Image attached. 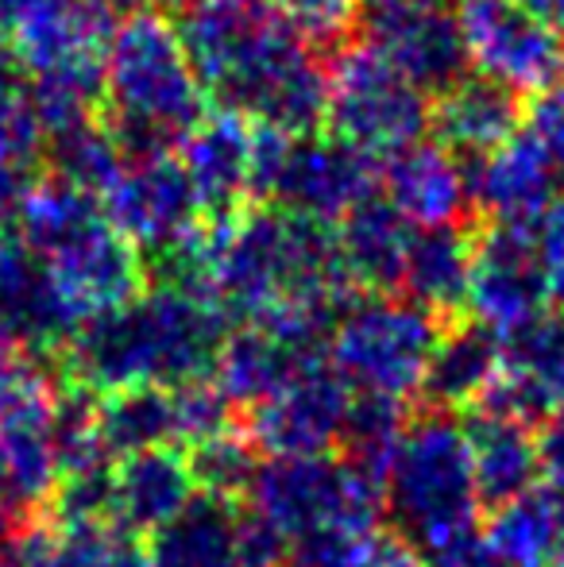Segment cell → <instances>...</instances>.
Instances as JSON below:
<instances>
[{"label":"cell","instance_id":"f6af8a7d","mask_svg":"<svg viewBox=\"0 0 564 567\" xmlns=\"http://www.w3.org/2000/svg\"><path fill=\"white\" fill-rule=\"evenodd\" d=\"M522 4H526L542 23H550L557 35H564V0H522Z\"/></svg>","mask_w":564,"mask_h":567},{"label":"cell","instance_id":"7bdbcfd3","mask_svg":"<svg viewBox=\"0 0 564 567\" xmlns=\"http://www.w3.org/2000/svg\"><path fill=\"white\" fill-rule=\"evenodd\" d=\"M28 517L31 514L16 502V491H12V483H8V467H4V460H0V537L12 533L16 525H23Z\"/></svg>","mask_w":564,"mask_h":567},{"label":"cell","instance_id":"f546056e","mask_svg":"<svg viewBox=\"0 0 564 567\" xmlns=\"http://www.w3.org/2000/svg\"><path fill=\"white\" fill-rule=\"evenodd\" d=\"M414 417V402L391 394H352L345 413V429H340L337 455L345 463H352L360 475H368L371 483L383 486V475L391 467L394 452H399L407 425Z\"/></svg>","mask_w":564,"mask_h":567},{"label":"cell","instance_id":"3957f363","mask_svg":"<svg viewBox=\"0 0 564 567\" xmlns=\"http://www.w3.org/2000/svg\"><path fill=\"white\" fill-rule=\"evenodd\" d=\"M16 239L51 275L78 321L124 306L147 286L143 255L109 225L98 194L66 178H35L12 213Z\"/></svg>","mask_w":564,"mask_h":567},{"label":"cell","instance_id":"f35d334b","mask_svg":"<svg viewBox=\"0 0 564 567\" xmlns=\"http://www.w3.org/2000/svg\"><path fill=\"white\" fill-rule=\"evenodd\" d=\"M534 247L545 286H550V298L564 309V189L550 202V209L534 220Z\"/></svg>","mask_w":564,"mask_h":567},{"label":"cell","instance_id":"ffe728a7","mask_svg":"<svg viewBox=\"0 0 564 567\" xmlns=\"http://www.w3.org/2000/svg\"><path fill=\"white\" fill-rule=\"evenodd\" d=\"M499 371H503V337H495L488 324L472 317L449 321L429 355L414 405L460 417L488 394Z\"/></svg>","mask_w":564,"mask_h":567},{"label":"cell","instance_id":"5b68a950","mask_svg":"<svg viewBox=\"0 0 564 567\" xmlns=\"http://www.w3.org/2000/svg\"><path fill=\"white\" fill-rule=\"evenodd\" d=\"M383 522L422 556L480 529L472 452L457 413L422 410L407 425L399 452L383 475Z\"/></svg>","mask_w":564,"mask_h":567},{"label":"cell","instance_id":"d4e9b609","mask_svg":"<svg viewBox=\"0 0 564 567\" xmlns=\"http://www.w3.org/2000/svg\"><path fill=\"white\" fill-rule=\"evenodd\" d=\"M464 436L468 452H472L475 494H480L483 514L511 502L514 494H522L526 486H534L542 478L537 441L530 425H519V421L499 417V413L488 410H468Z\"/></svg>","mask_w":564,"mask_h":567},{"label":"cell","instance_id":"e575fe53","mask_svg":"<svg viewBox=\"0 0 564 567\" xmlns=\"http://www.w3.org/2000/svg\"><path fill=\"white\" fill-rule=\"evenodd\" d=\"M171 394H174V417H178V449L233 425V405H228V398L221 394L209 374L182 382V386H171Z\"/></svg>","mask_w":564,"mask_h":567},{"label":"cell","instance_id":"60d3db41","mask_svg":"<svg viewBox=\"0 0 564 567\" xmlns=\"http://www.w3.org/2000/svg\"><path fill=\"white\" fill-rule=\"evenodd\" d=\"M425 567H506L491 553V545L483 540V533H468V537L452 540V545L437 548V553L425 556Z\"/></svg>","mask_w":564,"mask_h":567},{"label":"cell","instance_id":"6da1fadb","mask_svg":"<svg viewBox=\"0 0 564 567\" xmlns=\"http://www.w3.org/2000/svg\"><path fill=\"white\" fill-rule=\"evenodd\" d=\"M178 31L205 93L221 109L290 140L325 124V70L271 4L189 0Z\"/></svg>","mask_w":564,"mask_h":567},{"label":"cell","instance_id":"603a6c76","mask_svg":"<svg viewBox=\"0 0 564 567\" xmlns=\"http://www.w3.org/2000/svg\"><path fill=\"white\" fill-rule=\"evenodd\" d=\"M429 127L452 155L480 158L519 132L522 105L511 90L488 78H460L437 93V105H429Z\"/></svg>","mask_w":564,"mask_h":567},{"label":"cell","instance_id":"5bb4252c","mask_svg":"<svg viewBox=\"0 0 564 567\" xmlns=\"http://www.w3.org/2000/svg\"><path fill=\"white\" fill-rule=\"evenodd\" d=\"M178 163L186 171L205 220H228L259 197L264 174V127L240 113H205L178 140Z\"/></svg>","mask_w":564,"mask_h":567},{"label":"cell","instance_id":"484cf974","mask_svg":"<svg viewBox=\"0 0 564 567\" xmlns=\"http://www.w3.org/2000/svg\"><path fill=\"white\" fill-rule=\"evenodd\" d=\"M236 514L240 502L197 491L158 533H151V567H240L236 548Z\"/></svg>","mask_w":564,"mask_h":567},{"label":"cell","instance_id":"2e32d148","mask_svg":"<svg viewBox=\"0 0 564 567\" xmlns=\"http://www.w3.org/2000/svg\"><path fill=\"white\" fill-rule=\"evenodd\" d=\"M472 163L475 166L468 171L472 205L495 225H534L561 194V171L526 127Z\"/></svg>","mask_w":564,"mask_h":567},{"label":"cell","instance_id":"c3c4849f","mask_svg":"<svg viewBox=\"0 0 564 567\" xmlns=\"http://www.w3.org/2000/svg\"><path fill=\"white\" fill-rule=\"evenodd\" d=\"M217 4H244V8H264V4H271V0H217Z\"/></svg>","mask_w":564,"mask_h":567},{"label":"cell","instance_id":"681fc988","mask_svg":"<svg viewBox=\"0 0 564 567\" xmlns=\"http://www.w3.org/2000/svg\"><path fill=\"white\" fill-rule=\"evenodd\" d=\"M0 54H4V47H0Z\"/></svg>","mask_w":564,"mask_h":567},{"label":"cell","instance_id":"9c48e42d","mask_svg":"<svg viewBox=\"0 0 564 567\" xmlns=\"http://www.w3.org/2000/svg\"><path fill=\"white\" fill-rule=\"evenodd\" d=\"M101 209L140 255H171L205 225L186 171L174 151H129L101 189Z\"/></svg>","mask_w":564,"mask_h":567},{"label":"cell","instance_id":"7dc6e473","mask_svg":"<svg viewBox=\"0 0 564 567\" xmlns=\"http://www.w3.org/2000/svg\"><path fill=\"white\" fill-rule=\"evenodd\" d=\"M85 4H93L98 12H124V16H132V12H143V8L151 4V0H85Z\"/></svg>","mask_w":564,"mask_h":567},{"label":"cell","instance_id":"cb8c5ba5","mask_svg":"<svg viewBox=\"0 0 564 567\" xmlns=\"http://www.w3.org/2000/svg\"><path fill=\"white\" fill-rule=\"evenodd\" d=\"M483 540L506 567H564V486L537 478L488 509Z\"/></svg>","mask_w":564,"mask_h":567},{"label":"cell","instance_id":"8992f818","mask_svg":"<svg viewBox=\"0 0 564 567\" xmlns=\"http://www.w3.org/2000/svg\"><path fill=\"white\" fill-rule=\"evenodd\" d=\"M256 514L294 540L360 537L383 525V491L337 452L264 460L244 494Z\"/></svg>","mask_w":564,"mask_h":567},{"label":"cell","instance_id":"74e56055","mask_svg":"<svg viewBox=\"0 0 564 567\" xmlns=\"http://www.w3.org/2000/svg\"><path fill=\"white\" fill-rule=\"evenodd\" d=\"M340 567H425V556L391 525H376L348 545Z\"/></svg>","mask_w":564,"mask_h":567},{"label":"cell","instance_id":"4dcf8cb0","mask_svg":"<svg viewBox=\"0 0 564 567\" xmlns=\"http://www.w3.org/2000/svg\"><path fill=\"white\" fill-rule=\"evenodd\" d=\"M182 455H186V467L194 475L197 491L228 502H244L259 463H264V455L256 452V444L248 441V433L236 421L228 429H217V433L186 444Z\"/></svg>","mask_w":564,"mask_h":567},{"label":"cell","instance_id":"bcb514c9","mask_svg":"<svg viewBox=\"0 0 564 567\" xmlns=\"http://www.w3.org/2000/svg\"><path fill=\"white\" fill-rule=\"evenodd\" d=\"M43 0H0V31H8L12 23H20L31 8H39Z\"/></svg>","mask_w":564,"mask_h":567},{"label":"cell","instance_id":"277c9868","mask_svg":"<svg viewBox=\"0 0 564 567\" xmlns=\"http://www.w3.org/2000/svg\"><path fill=\"white\" fill-rule=\"evenodd\" d=\"M101 101L124 151L178 147L182 135L205 116V85L182 31L155 12L124 16L105 43Z\"/></svg>","mask_w":564,"mask_h":567},{"label":"cell","instance_id":"d6a6232c","mask_svg":"<svg viewBox=\"0 0 564 567\" xmlns=\"http://www.w3.org/2000/svg\"><path fill=\"white\" fill-rule=\"evenodd\" d=\"M47 147H51V158L59 166V178L74 182L78 189H90L98 197L129 155L113 127H101L98 120H85V124L51 135Z\"/></svg>","mask_w":564,"mask_h":567},{"label":"cell","instance_id":"8d00e7d4","mask_svg":"<svg viewBox=\"0 0 564 567\" xmlns=\"http://www.w3.org/2000/svg\"><path fill=\"white\" fill-rule=\"evenodd\" d=\"M236 548L240 567H290V537L244 502L236 514Z\"/></svg>","mask_w":564,"mask_h":567},{"label":"cell","instance_id":"7402d4cb","mask_svg":"<svg viewBox=\"0 0 564 567\" xmlns=\"http://www.w3.org/2000/svg\"><path fill=\"white\" fill-rule=\"evenodd\" d=\"M468 282H472V231L464 225L414 228L402 262L399 298L414 301L449 324L464 317Z\"/></svg>","mask_w":564,"mask_h":567},{"label":"cell","instance_id":"4fadbf2b","mask_svg":"<svg viewBox=\"0 0 564 567\" xmlns=\"http://www.w3.org/2000/svg\"><path fill=\"white\" fill-rule=\"evenodd\" d=\"M376 182L379 174L371 158H363L360 151L332 140V135L309 132L298 140H286L267 197L294 217L337 225L360 202L376 197Z\"/></svg>","mask_w":564,"mask_h":567},{"label":"cell","instance_id":"b9f144b4","mask_svg":"<svg viewBox=\"0 0 564 567\" xmlns=\"http://www.w3.org/2000/svg\"><path fill=\"white\" fill-rule=\"evenodd\" d=\"M537 467L550 483L564 486V402L537 425Z\"/></svg>","mask_w":564,"mask_h":567},{"label":"cell","instance_id":"8fae6325","mask_svg":"<svg viewBox=\"0 0 564 567\" xmlns=\"http://www.w3.org/2000/svg\"><path fill=\"white\" fill-rule=\"evenodd\" d=\"M352 386L329 367V359H309L290 371L264 402L244 410V433L264 460L279 455L337 452Z\"/></svg>","mask_w":564,"mask_h":567},{"label":"cell","instance_id":"f1b7e54d","mask_svg":"<svg viewBox=\"0 0 564 567\" xmlns=\"http://www.w3.org/2000/svg\"><path fill=\"white\" fill-rule=\"evenodd\" d=\"M101 441L113 460L147 449H178L171 386H121L98 402Z\"/></svg>","mask_w":564,"mask_h":567},{"label":"cell","instance_id":"83f0119b","mask_svg":"<svg viewBox=\"0 0 564 567\" xmlns=\"http://www.w3.org/2000/svg\"><path fill=\"white\" fill-rule=\"evenodd\" d=\"M43 151L47 132L35 113L28 82L0 54V225L12 220L16 205L35 186Z\"/></svg>","mask_w":564,"mask_h":567},{"label":"cell","instance_id":"4316f807","mask_svg":"<svg viewBox=\"0 0 564 567\" xmlns=\"http://www.w3.org/2000/svg\"><path fill=\"white\" fill-rule=\"evenodd\" d=\"M321 355H301L298 348H290L279 332H271L267 324L248 321L244 329H228L225 340L213 359L209 379L217 382V390L228 398V405H256L271 394L275 386L290 371H298L301 363Z\"/></svg>","mask_w":564,"mask_h":567},{"label":"cell","instance_id":"7c38bea8","mask_svg":"<svg viewBox=\"0 0 564 567\" xmlns=\"http://www.w3.org/2000/svg\"><path fill=\"white\" fill-rule=\"evenodd\" d=\"M553 306L534 247V225H495L472 236V282L464 317L511 337Z\"/></svg>","mask_w":564,"mask_h":567},{"label":"cell","instance_id":"d6986e66","mask_svg":"<svg viewBox=\"0 0 564 567\" xmlns=\"http://www.w3.org/2000/svg\"><path fill=\"white\" fill-rule=\"evenodd\" d=\"M197 494L182 449L121 455L109 475V525L147 540Z\"/></svg>","mask_w":564,"mask_h":567},{"label":"cell","instance_id":"e0dca14e","mask_svg":"<svg viewBox=\"0 0 564 567\" xmlns=\"http://www.w3.org/2000/svg\"><path fill=\"white\" fill-rule=\"evenodd\" d=\"M383 202L414 228L460 225L472 209L468 166L441 143H410L399 155L383 158Z\"/></svg>","mask_w":564,"mask_h":567},{"label":"cell","instance_id":"ee69618b","mask_svg":"<svg viewBox=\"0 0 564 567\" xmlns=\"http://www.w3.org/2000/svg\"><path fill=\"white\" fill-rule=\"evenodd\" d=\"M425 4H441V0H360V12L368 20H383V16H399L410 8H425Z\"/></svg>","mask_w":564,"mask_h":567},{"label":"cell","instance_id":"1f68e13d","mask_svg":"<svg viewBox=\"0 0 564 567\" xmlns=\"http://www.w3.org/2000/svg\"><path fill=\"white\" fill-rule=\"evenodd\" d=\"M54 522V517H51ZM39 567H151L147 545L109 522H54Z\"/></svg>","mask_w":564,"mask_h":567},{"label":"cell","instance_id":"ab89813d","mask_svg":"<svg viewBox=\"0 0 564 567\" xmlns=\"http://www.w3.org/2000/svg\"><path fill=\"white\" fill-rule=\"evenodd\" d=\"M522 127L542 143V151L553 158V166H557L561 178H564V82L550 85L545 93H537L534 109H530V116L522 120Z\"/></svg>","mask_w":564,"mask_h":567},{"label":"cell","instance_id":"44dd1931","mask_svg":"<svg viewBox=\"0 0 564 567\" xmlns=\"http://www.w3.org/2000/svg\"><path fill=\"white\" fill-rule=\"evenodd\" d=\"M410 236L414 225H407L383 197H368L332 225L337 259L356 293H399Z\"/></svg>","mask_w":564,"mask_h":567},{"label":"cell","instance_id":"7a4b0ae2","mask_svg":"<svg viewBox=\"0 0 564 567\" xmlns=\"http://www.w3.org/2000/svg\"><path fill=\"white\" fill-rule=\"evenodd\" d=\"M228 317L178 282L143 286L132 301L78 324L59 351L66 382L109 394L121 386H182L213 371Z\"/></svg>","mask_w":564,"mask_h":567},{"label":"cell","instance_id":"30bf717a","mask_svg":"<svg viewBox=\"0 0 564 567\" xmlns=\"http://www.w3.org/2000/svg\"><path fill=\"white\" fill-rule=\"evenodd\" d=\"M468 66L514 97L564 82V35L542 23L522 0H464L457 12Z\"/></svg>","mask_w":564,"mask_h":567},{"label":"cell","instance_id":"52a82bcc","mask_svg":"<svg viewBox=\"0 0 564 567\" xmlns=\"http://www.w3.org/2000/svg\"><path fill=\"white\" fill-rule=\"evenodd\" d=\"M444 321L399 293H360L325 343L329 367L356 390L414 402Z\"/></svg>","mask_w":564,"mask_h":567},{"label":"cell","instance_id":"ba28073f","mask_svg":"<svg viewBox=\"0 0 564 567\" xmlns=\"http://www.w3.org/2000/svg\"><path fill=\"white\" fill-rule=\"evenodd\" d=\"M325 127L371 163L425 140L429 93L394 70L371 43L348 47L325 74Z\"/></svg>","mask_w":564,"mask_h":567},{"label":"cell","instance_id":"836d02e7","mask_svg":"<svg viewBox=\"0 0 564 567\" xmlns=\"http://www.w3.org/2000/svg\"><path fill=\"white\" fill-rule=\"evenodd\" d=\"M503 367L530 379L545 398L564 402V309H545L519 332L503 337Z\"/></svg>","mask_w":564,"mask_h":567},{"label":"cell","instance_id":"d590c367","mask_svg":"<svg viewBox=\"0 0 564 567\" xmlns=\"http://www.w3.org/2000/svg\"><path fill=\"white\" fill-rule=\"evenodd\" d=\"M279 16L306 43H332L360 16V0H279Z\"/></svg>","mask_w":564,"mask_h":567},{"label":"cell","instance_id":"9a60e30c","mask_svg":"<svg viewBox=\"0 0 564 567\" xmlns=\"http://www.w3.org/2000/svg\"><path fill=\"white\" fill-rule=\"evenodd\" d=\"M78 324L43 262L16 236H0V340L59 359Z\"/></svg>","mask_w":564,"mask_h":567},{"label":"cell","instance_id":"ac0fdd59","mask_svg":"<svg viewBox=\"0 0 564 567\" xmlns=\"http://www.w3.org/2000/svg\"><path fill=\"white\" fill-rule=\"evenodd\" d=\"M368 23H371L368 43L394 70H402L422 93H441L468 74L460 23L441 4L410 8V12L383 16V20H368Z\"/></svg>","mask_w":564,"mask_h":567}]
</instances>
